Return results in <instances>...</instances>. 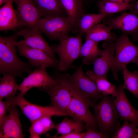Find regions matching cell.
I'll return each mask as SVG.
<instances>
[{
	"instance_id": "6da1fadb",
	"label": "cell",
	"mask_w": 138,
	"mask_h": 138,
	"mask_svg": "<svg viewBox=\"0 0 138 138\" xmlns=\"http://www.w3.org/2000/svg\"><path fill=\"white\" fill-rule=\"evenodd\" d=\"M19 36L17 33L10 36H0V73L3 76L23 78L24 73L32 71L33 66L21 60L17 54L16 43Z\"/></svg>"
},
{
	"instance_id": "7a4b0ae2",
	"label": "cell",
	"mask_w": 138,
	"mask_h": 138,
	"mask_svg": "<svg viewBox=\"0 0 138 138\" xmlns=\"http://www.w3.org/2000/svg\"><path fill=\"white\" fill-rule=\"evenodd\" d=\"M100 131L107 138L111 137L120 127L119 116L114 102V99L109 95H105L100 102L91 106Z\"/></svg>"
},
{
	"instance_id": "3957f363",
	"label": "cell",
	"mask_w": 138,
	"mask_h": 138,
	"mask_svg": "<svg viewBox=\"0 0 138 138\" xmlns=\"http://www.w3.org/2000/svg\"><path fill=\"white\" fill-rule=\"evenodd\" d=\"M82 36L80 34L74 36L68 35L59 41V44L52 47L54 52L59 56L56 67L59 70L66 71L71 67L74 61L79 57L82 45Z\"/></svg>"
},
{
	"instance_id": "277c9868",
	"label": "cell",
	"mask_w": 138,
	"mask_h": 138,
	"mask_svg": "<svg viewBox=\"0 0 138 138\" xmlns=\"http://www.w3.org/2000/svg\"><path fill=\"white\" fill-rule=\"evenodd\" d=\"M83 65L78 66L72 75H62L69 85L85 99L95 104L104 95L98 91L94 82L84 72Z\"/></svg>"
},
{
	"instance_id": "5b68a950",
	"label": "cell",
	"mask_w": 138,
	"mask_h": 138,
	"mask_svg": "<svg viewBox=\"0 0 138 138\" xmlns=\"http://www.w3.org/2000/svg\"><path fill=\"white\" fill-rule=\"evenodd\" d=\"M66 82L72 94V99L67 108L68 115L72 117L74 120L85 123L87 130L98 131L99 129L95 116L90 109V107L93 104L84 98Z\"/></svg>"
},
{
	"instance_id": "8992f818",
	"label": "cell",
	"mask_w": 138,
	"mask_h": 138,
	"mask_svg": "<svg viewBox=\"0 0 138 138\" xmlns=\"http://www.w3.org/2000/svg\"><path fill=\"white\" fill-rule=\"evenodd\" d=\"M114 60L110 68L115 80H118L117 72L123 71L127 65L138 57V47L129 39L128 34L123 33L115 42Z\"/></svg>"
},
{
	"instance_id": "52a82bcc",
	"label": "cell",
	"mask_w": 138,
	"mask_h": 138,
	"mask_svg": "<svg viewBox=\"0 0 138 138\" xmlns=\"http://www.w3.org/2000/svg\"><path fill=\"white\" fill-rule=\"evenodd\" d=\"M24 95L20 92L14 97L5 99L12 105L18 106L31 123L45 116L68 115L66 113L52 106L43 107L31 103L25 98Z\"/></svg>"
},
{
	"instance_id": "ba28073f",
	"label": "cell",
	"mask_w": 138,
	"mask_h": 138,
	"mask_svg": "<svg viewBox=\"0 0 138 138\" xmlns=\"http://www.w3.org/2000/svg\"><path fill=\"white\" fill-rule=\"evenodd\" d=\"M36 26L50 40L60 41L70 32L75 33L74 27L68 16L41 18Z\"/></svg>"
},
{
	"instance_id": "9c48e42d",
	"label": "cell",
	"mask_w": 138,
	"mask_h": 138,
	"mask_svg": "<svg viewBox=\"0 0 138 138\" xmlns=\"http://www.w3.org/2000/svg\"><path fill=\"white\" fill-rule=\"evenodd\" d=\"M56 82L52 86L41 90L47 92L51 100V106L66 113L72 94L67 82L62 75L54 78Z\"/></svg>"
},
{
	"instance_id": "30bf717a",
	"label": "cell",
	"mask_w": 138,
	"mask_h": 138,
	"mask_svg": "<svg viewBox=\"0 0 138 138\" xmlns=\"http://www.w3.org/2000/svg\"><path fill=\"white\" fill-rule=\"evenodd\" d=\"M46 68H38L28 73V76L19 85V90L25 95L32 88L37 87L41 90L54 84L55 79L49 75Z\"/></svg>"
},
{
	"instance_id": "8fae6325",
	"label": "cell",
	"mask_w": 138,
	"mask_h": 138,
	"mask_svg": "<svg viewBox=\"0 0 138 138\" xmlns=\"http://www.w3.org/2000/svg\"><path fill=\"white\" fill-rule=\"evenodd\" d=\"M41 31L36 26L32 28H26L17 33L23 37L24 40L17 41L16 44H22L42 50L52 58L56 60L52 47L44 39Z\"/></svg>"
},
{
	"instance_id": "7c38bea8",
	"label": "cell",
	"mask_w": 138,
	"mask_h": 138,
	"mask_svg": "<svg viewBox=\"0 0 138 138\" xmlns=\"http://www.w3.org/2000/svg\"><path fill=\"white\" fill-rule=\"evenodd\" d=\"M17 5L16 10L22 26L32 28L37 26L41 15L33 0H13Z\"/></svg>"
},
{
	"instance_id": "4fadbf2b",
	"label": "cell",
	"mask_w": 138,
	"mask_h": 138,
	"mask_svg": "<svg viewBox=\"0 0 138 138\" xmlns=\"http://www.w3.org/2000/svg\"><path fill=\"white\" fill-rule=\"evenodd\" d=\"M123 85L117 87V93L114 102L121 121L127 120L138 128V110L131 105Z\"/></svg>"
},
{
	"instance_id": "5bb4252c",
	"label": "cell",
	"mask_w": 138,
	"mask_h": 138,
	"mask_svg": "<svg viewBox=\"0 0 138 138\" xmlns=\"http://www.w3.org/2000/svg\"><path fill=\"white\" fill-rule=\"evenodd\" d=\"M102 21L112 29L119 30L133 38L138 34V16L132 12H125L115 18L108 17Z\"/></svg>"
},
{
	"instance_id": "9a60e30c",
	"label": "cell",
	"mask_w": 138,
	"mask_h": 138,
	"mask_svg": "<svg viewBox=\"0 0 138 138\" xmlns=\"http://www.w3.org/2000/svg\"><path fill=\"white\" fill-rule=\"evenodd\" d=\"M16 45L20 55L26 58L33 66L56 67L59 60L52 58L43 51L24 44Z\"/></svg>"
},
{
	"instance_id": "2e32d148",
	"label": "cell",
	"mask_w": 138,
	"mask_h": 138,
	"mask_svg": "<svg viewBox=\"0 0 138 138\" xmlns=\"http://www.w3.org/2000/svg\"><path fill=\"white\" fill-rule=\"evenodd\" d=\"M8 111L9 114L0 127V138H24L16 106L11 105Z\"/></svg>"
},
{
	"instance_id": "e0dca14e",
	"label": "cell",
	"mask_w": 138,
	"mask_h": 138,
	"mask_svg": "<svg viewBox=\"0 0 138 138\" xmlns=\"http://www.w3.org/2000/svg\"><path fill=\"white\" fill-rule=\"evenodd\" d=\"M102 47L103 49L93 63L92 71L97 76L107 78L114 60L115 42L106 41L103 43Z\"/></svg>"
},
{
	"instance_id": "ac0fdd59",
	"label": "cell",
	"mask_w": 138,
	"mask_h": 138,
	"mask_svg": "<svg viewBox=\"0 0 138 138\" xmlns=\"http://www.w3.org/2000/svg\"><path fill=\"white\" fill-rule=\"evenodd\" d=\"M13 0H9L0 8V30H14L22 26L13 5Z\"/></svg>"
},
{
	"instance_id": "d6986e66",
	"label": "cell",
	"mask_w": 138,
	"mask_h": 138,
	"mask_svg": "<svg viewBox=\"0 0 138 138\" xmlns=\"http://www.w3.org/2000/svg\"><path fill=\"white\" fill-rule=\"evenodd\" d=\"M34 2L43 18L66 16L67 13L59 0H34Z\"/></svg>"
},
{
	"instance_id": "ffe728a7",
	"label": "cell",
	"mask_w": 138,
	"mask_h": 138,
	"mask_svg": "<svg viewBox=\"0 0 138 138\" xmlns=\"http://www.w3.org/2000/svg\"><path fill=\"white\" fill-rule=\"evenodd\" d=\"M66 12L76 32V28L79 21L85 14L82 0H59Z\"/></svg>"
},
{
	"instance_id": "44dd1931",
	"label": "cell",
	"mask_w": 138,
	"mask_h": 138,
	"mask_svg": "<svg viewBox=\"0 0 138 138\" xmlns=\"http://www.w3.org/2000/svg\"><path fill=\"white\" fill-rule=\"evenodd\" d=\"M112 29L110 27L105 24H98L87 33L85 39L98 42L102 41L110 42H116L117 37L111 32Z\"/></svg>"
},
{
	"instance_id": "7402d4cb",
	"label": "cell",
	"mask_w": 138,
	"mask_h": 138,
	"mask_svg": "<svg viewBox=\"0 0 138 138\" xmlns=\"http://www.w3.org/2000/svg\"><path fill=\"white\" fill-rule=\"evenodd\" d=\"M112 14H84L78 23L76 32L82 35L86 34L96 25L106 17L112 16Z\"/></svg>"
},
{
	"instance_id": "603a6c76",
	"label": "cell",
	"mask_w": 138,
	"mask_h": 138,
	"mask_svg": "<svg viewBox=\"0 0 138 138\" xmlns=\"http://www.w3.org/2000/svg\"><path fill=\"white\" fill-rule=\"evenodd\" d=\"M99 42L87 39L81 47L79 57L83 58L84 64L90 65L93 64L100 55L101 51L98 47Z\"/></svg>"
},
{
	"instance_id": "cb8c5ba5",
	"label": "cell",
	"mask_w": 138,
	"mask_h": 138,
	"mask_svg": "<svg viewBox=\"0 0 138 138\" xmlns=\"http://www.w3.org/2000/svg\"><path fill=\"white\" fill-rule=\"evenodd\" d=\"M86 74L94 82L99 93L104 96L110 95L113 98L116 97L117 87L107 80V78L97 76L91 70L87 71Z\"/></svg>"
},
{
	"instance_id": "d4e9b609",
	"label": "cell",
	"mask_w": 138,
	"mask_h": 138,
	"mask_svg": "<svg viewBox=\"0 0 138 138\" xmlns=\"http://www.w3.org/2000/svg\"><path fill=\"white\" fill-rule=\"evenodd\" d=\"M135 3H130L123 4L105 0L99 1L98 6L99 13L113 14L127 10L136 14Z\"/></svg>"
},
{
	"instance_id": "484cf974",
	"label": "cell",
	"mask_w": 138,
	"mask_h": 138,
	"mask_svg": "<svg viewBox=\"0 0 138 138\" xmlns=\"http://www.w3.org/2000/svg\"><path fill=\"white\" fill-rule=\"evenodd\" d=\"M51 117L50 116L43 117L32 123L29 130L30 137L40 138L41 135L54 129L55 125Z\"/></svg>"
},
{
	"instance_id": "4316f807",
	"label": "cell",
	"mask_w": 138,
	"mask_h": 138,
	"mask_svg": "<svg viewBox=\"0 0 138 138\" xmlns=\"http://www.w3.org/2000/svg\"><path fill=\"white\" fill-rule=\"evenodd\" d=\"M15 77L12 76L3 75L0 83V100L4 98L15 97L19 85L16 83Z\"/></svg>"
},
{
	"instance_id": "83f0119b",
	"label": "cell",
	"mask_w": 138,
	"mask_h": 138,
	"mask_svg": "<svg viewBox=\"0 0 138 138\" xmlns=\"http://www.w3.org/2000/svg\"><path fill=\"white\" fill-rule=\"evenodd\" d=\"M83 123L78 120H72L65 118L61 122L55 125L54 129L56 130V134L53 137L55 138L60 134L64 135L74 131L82 132L84 129Z\"/></svg>"
},
{
	"instance_id": "f1b7e54d",
	"label": "cell",
	"mask_w": 138,
	"mask_h": 138,
	"mask_svg": "<svg viewBox=\"0 0 138 138\" xmlns=\"http://www.w3.org/2000/svg\"><path fill=\"white\" fill-rule=\"evenodd\" d=\"M123 87L138 98V71H135L132 72L128 70L126 67L123 68Z\"/></svg>"
},
{
	"instance_id": "f546056e",
	"label": "cell",
	"mask_w": 138,
	"mask_h": 138,
	"mask_svg": "<svg viewBox=\"0 0 138 138\" xmlns=\"http://www.w3.org/2000/svg\"><path fill=\"white\" fill-rule=\"evenodd\" d=\"M118 128L111 138H134L138 133V128L127 120Z\"/></svg>"
},
{
	"instance_id": "4dcf8cb0",
	"label": "cell",
	"mask_w": 138,
	"mask_h": 138,
	"mask_svg": "<svg viewBox=\"0 0 138 138\" xmlns=\"http://www.w3.org/2000/svg\"><path fill=\"white\" fill-rule=\"evenodd\" d=\"M12 105L8 101L0 100V127L7 116V113L9 107Z\"/></svg>"
},
{
	"instance_id": "1f68e13d",
	"label": "cell",
	"mask_w": 138,
	"mask_h": 138,
	"mask_svg": "<svg viewBox=\"0 0 138 138\" xmlns=\"http://www.w3.org/2000/svg\"><path fill=\"white\" fill-rule=\"evenodd\" d=\"M83 138H107L100 131L92 129H88L83 132Z\"/></svg>"
},
{
	"instance_id": "d6a6232c",
	"label": "cell",
	"mask_w": 138,
	"mask_h": 138,
	"mask_svg": "<svg viewBox=\"0 0 138 138\" xmlns=\"http://www.w3.org/2000/svg\"><path fill=\"white\" fill-rule=\"evenodd\" d=\"M83 132H79L74 131L70 133L62 135L55 138H83Z\"/></svg>"
},
{
	"instance_id": "836d02e7",
	"label": "cell",
	"mask_w": 138,
	"mask_h": 138,
	"mask_svg": "<svg viewBox=\"0 0 138 138\" xmlns=\"http://www.w3.org/2000/svg\"><path fill=\"white\" fill-rule=\"evenodd\" d=\"M110 1L113 2L123 4H128L131 2H135V0H105Z\"/></svg>"
},
{
	"instance_id": "e575fe53",
	"label": "cell",
	"mask_w": 138,
	"mask_h": 138,
	"mask_svg": "<svg viewBox=\"0 0 138 138\" xmlns=\"http://www.w3.org/2000/svg\"><path fill=\"white\" fill-rule=\"evenodd\" d=\"M9 0H0V6L2 5L4 3H6Z\"/></svg>"
},
{
	"instance_id": "d590c367",
	"label": "cell",
	"mask_w": 138,
	"mask_h": 138,
	"mask_svg": "<svg viewBox=\"0 0 138 138\" xmlns=\"http://www.w3.org/2000/svg\"><path fill=\"white\" fill-rule=\"evenodd\" d=\"M135 7L136 13L138 14V1L135 3Z\"/></svg>"
},
{
	"instance_id": "8d00e7d4",
	"label": "cell",
	"mask_w": 138,
	"mask_h": 138,
	"mask_svg": "<svg viewBox=\"0 0 138 138\" xmlns=\"http://www.w3.org/2000/svg\"><path fill=\"white\" fill-rule=\"evenodd\" d=\"M132 62L135 63L138 67V57L134 59L132 61Z\"/></svg>"
},
{
	"instance_id": "74e56055",
	"label": "cell",
	"mask_w": 138,
	"mask_h": 138,
	"mask_svg": "<svg viewBox=\"0 0 138 138\" xmlns=\"http://www.w3.org/2000/svg\"><path fill=\"white\" fill-rule=\"evenodd\" d=\"M133 38L134 40L137 41H138V34Z\"/></svg>"
},
{
	"instance_id": "f35d334b",
	"label": "cell",
	"mask_w": 138,
	"mask_h": 138,
	"mask_svg": "<svg viewBox=\"0 0 138 138\" xmlns=\"http://www.w3.org/2000/svg\"><path fill=\"white\" fill-rule=\"evenodd\" d=\"M134 138H138V133L135 136Z\"/></svg>"
}]
</instances>
